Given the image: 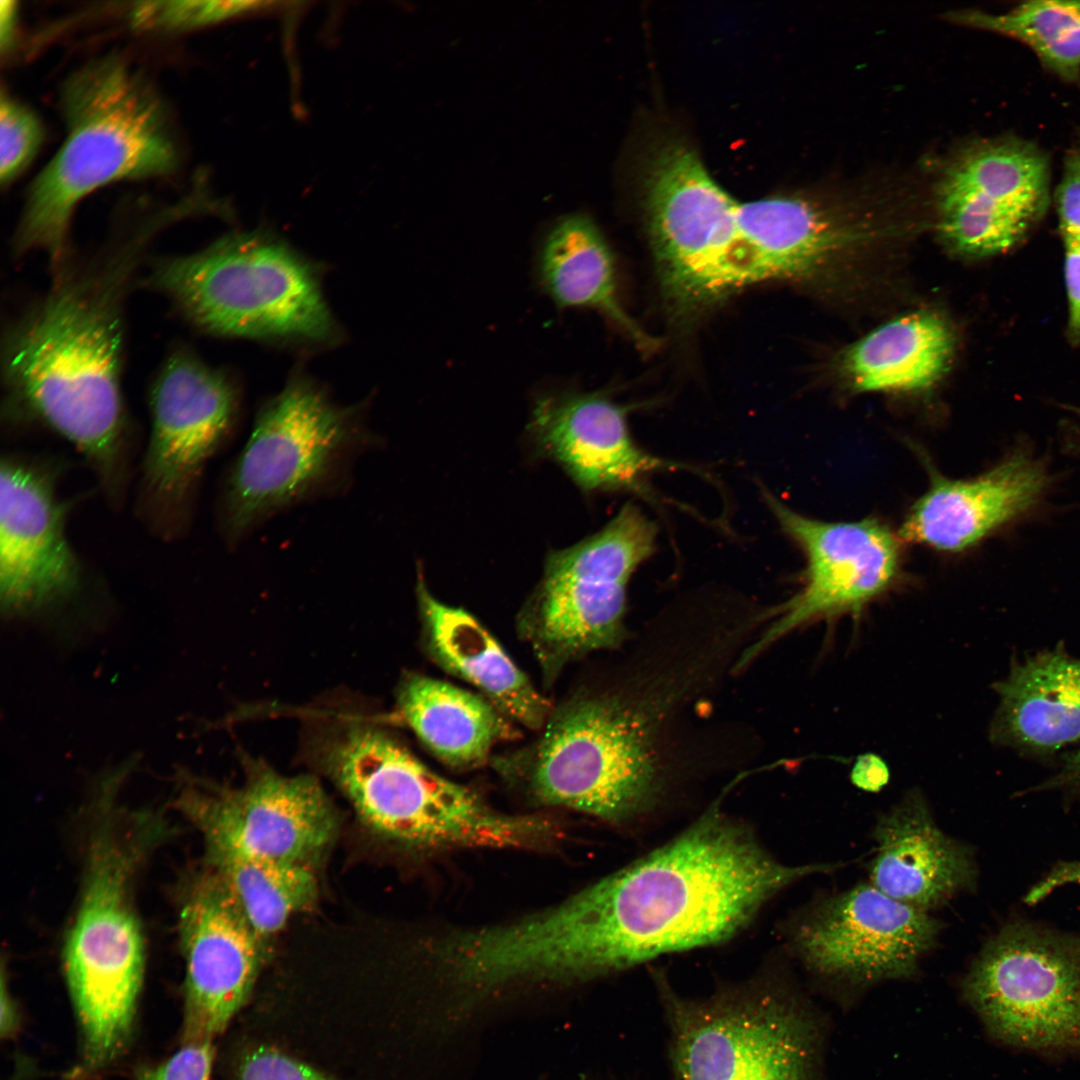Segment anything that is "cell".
Wrapping results in <instances>:
<instances>
[{"mask_svg":"<svg viewBox=\"0 0 1080 1080\" xmlns=\"http://www.w3.org/2000/svg\"><path fill=\"white\" fill-rule=\"evenodd\" d=\"M834 867L784 865L742 824L710 810L561 904L498 925L491 953L514 982L592 979L727 940L780 890Z\"/></svg>","mask_w":1080,"mask_h":1080,"instance_id":"1","label":"cell"},{"mask_svg":"<svg viewBox=\"0 0 1080 1080\" xmlns=\"http://www.w3.org/2000/svg\"><path fill=\"white\" fill-rule=\"evenodd\" d=\"M643 200L660 288L679 318L758 284L807 277L874 231L862 191L739 202L675 142L653 155Z\"/></svg>","mask_w":1080,"mask_h":1080,"instance_id":"2","label":"cell"},{"mask_svg":"<svg viewBox=\"0 0 1080 1080\" xmlns=\"http://www.w3.org/2000/svg\"><path fill=\"white\" fill-rule=\"evenodd\" d=\"M151 230L60 268L53 287L8 331L3 378L9 412L46 425L114 481L125 418L120 387L123 299Z\"/></svg>","mask_w":1080,"mask_h":1080,"instance_id":"3","label":"cell"},{"mask_svg":"<svg viewBox=\"0 0 1080 1080\" xmlns=\"http://www.w3.org/2000/svg\"><path fill=\"white\" fill-rule=\"evenodd\" d=\"M67 136L33 181L17 228L18 254L44 251L64 265L72 214L110 182L170 174L178 153L159 96L118 57L81 68L61 95Z\"/></svg>","mask_w":1080,"mask_h":1080,"instance_id":"4","label":"cell"},{"mask_svg":"<svg viewBox=\"0 0 1080 1080\" xmlns=\"http://www.w3.org/2000/svg\"><path fill=\"white\" fill-rule=\"evenodd\" d=\"M89 833L78 908L63 966L80 1028L82 1068H105L124 1050L145 970V941L133 904L134 876L164 834L158 817L102 804Z\"/></svg>","mask_w":1080,"mask_h":1080,"instance_id":"5","label":"cell"},{"mask_svg":"<svg viewBox=\"0 0 1080 1080\" xmlns=\"http://www.w3.org/2000/svg\"><path fill=\"white\" fill-rule=\"evenodd\" d=\"M319 759L362 824L399 845L529 848L556 832L544 818L490 808L375 727L352 723L339 728L319 745Z\"/></svg>","mask_w":1080,"mask_h":1080,"instance_id":"6","label":"cell"},{"mask_svg":"<svg viewBox=\"0 0 1080 1080\" xmlns=\"http://www.w3.org/2000/svg\"><path fill=\"white\" fill-rule=\"evenodd\" d=\"M657 712L618 692L574 696L552 709L535 741L494 767L539 803L630 820L658 793Z\"/></svg>","mask_w":1080,"mask_h":1080,"instance_id":"7","label":"cell"},{"mask_svg":"<svg viewBox=\"0 0 1080 1080\" xmlns=\"http://www.w3.org/2000/svg\"><path fill=\"white\" fill-rule=\"evenodd\" d=\"M198 327L228 336L321 338L331 318L306 264L256 234L160 260L149 278Z\"/></svg>","mask_w":1080,"mask_h":1080,"instance_id":"8","label":"cell"},{"mask_svg":"<svg viewBox=\"0 0 1080 1080\" xmlns=\"http://www.w3.org/2000/svg\"><path fill=\"white\" fill-rule=\"evenodd\" d=\"M655 544L654 523L627 503L600 531L549 555L517 622L547 684L571 662L621 643L629 580Z\"/></svg>","mask_w":1080,"mask_h":1080,"instance_id":"9","label":"cell"},{"mask_svg":"<svg viewBox=\"0 0 1080 1080\" xmlns=\"http://www.w3.org/2000/svg\"><path fill=\"white\" fill-rule=\"evenodd\" d=\"M673 1080H818L819 1031L776 985L749 984L702 1000L661 983Z\"/></svg>","mask_w":1080,"mask_h":1080,"instance_id":"10","label":"cell"},{"mask_svg":"<svg viewBox=\"0 0 1080 1080\" xmlns=\"http://www.w3.org/2000/svg\"><path fill=\"white\" fill-rule=\"evenodd\" d=\"M963 992L999 1041L1080 1055V936L1010 924L986 943Z\"/></svg>","mask_w":1080,"mask_h":1080,"instance_id":"11","label":"cell"},{"mask_svg":"<svg viewBox=\"0 0 1080 1080\" xmlns=\"http://www.w3.org/2000/svg\"><path fill=\"white\" fill-rule=\"evenodd\" d=\"M351 412L308 384L289 385L257 417L235 460L224 493L231 537L312 492L356 443Z\"/></svg>","mask_w":1080,"mask_h":1080,"instance_id":"12","label":"cell"},{"mask_svg":"<svg viewBox=\"0 0 1080 1080\" xmlns=\"http://www.w3.org/2000/svg\"><path fill=\"white\" fill-rule=\"evenodd\" d=\"M1050 160L1018 136L970 141L946 159L933 182L937 226L953 251L991 256L1018 244L1050 203Z\"/></svg>","mask_w":1080,"mask_h":1080,"instance_id":"13","label":"cell"},{"mask_svg":"<svg viewBox=\"0 0 1080 1080\" xmlns=\"http://www.w3.org/2000/svg\"><path fill=\"white\" fill-rule=\"evenodd\" d=\"M179 806L202 833L208 850L313 866L338 830V815L312 776H285L248 761L240 787L186 789Z\"/></svg>","mask_w":1080,"mask_h":1080,"instance_id":"14","label":"cell"},{"mask_svg":"<svg viewBox=\"0 0 1080 1080\" xmlns=\"http://www.w3.org/2000/svg\"><path fill=\"white\" fill-rule=\"evenodd\" d=\"M766 502L781 528L801 548L806 566L801 589L780 609L760 649L791 631L843 616H858L900 582L899 538L877 519L829 522L797 513L768 492Z\"/></svg>","mask_w":1080,"mask_h":1080,"instance_id":"15","label":"cell"},{"mask_svg":"<svg viewBox=\"0 0 1080 1080\" xmlns=\"http://www.w3.org/2000/svg\"><path fill=\"white\" fill-rule=\"evenodd\" d=\"M178 928L186 969L183 1044L212 1041L248 1000L270 943L208 863L184 883Z\"/></svg>","mask_w":1080,"mask_h":1080,"instance_id":"16","label":"cell"},{"mask_svg":"<svg viewBox=\"0 0 1080 1080\" xmlns=\"http://www.w3.org/2000/svg\"><path fill=\"white\" fill-rule=\"evenodd\" d=\"M940 930L926 911L869 883L818 905L799 925L795 944L815 972L867 983L912 975Z\"/></svg>","mask_w":1080,"mask_h":1080,"instance_id":"17","label":"cell"},{"mask_svg":"<svg viewBox=\"0 0 1080 1080\" xmlns=\"http://www.w3.org/2000/svg\"><path fill=\"white\" fill-rule=\"evenodd\" d=\"M151 431L142 483L160 509L181 508L234 418L230 384L190 353H173L150 392Z\"/></svg>","mask_w":1080,"mask_h":1080,"instance_id":"18","label":"cell"},{"mask_svg":"<svg viewBox=\"0 0 1080 1080\" xmlns=\"http://www.w3.org/2000/svg\"><path fill=\"white\" fill-rule=\"evenodd\" d=\"M67 506L48 470L12 456L0 469V594L25 613L74 595L82 567L66 534Z\"/></svg>","mask_w":1080,"mask_h":1080,"instance_id":"19","label":"cell"},{"mask_svg":"<svg viewBox=\"0 0 1080 1080\" xmlns=\"http://www.w3.org/2000/svg\"><path fill=\"white\" fill-rule=\"evenodd\" d=\"M529 431L585 491L642 492L650 474L681 467L640 448L626 407L603 392L543 391L534 400Z\"/></svg>","mask_w":1080,"mask_h":1080,"instance_id":"20","label":"cell"},{"mask_svg":"<svg viewBox=\"0 0 1080 1080\" xmlns=\"http://www.w3.org/2000/svg\"><path fill=\"white\" fill-rule=\"evenodd\" d=\"M1049 482L1044 465L1025 451L971 479L934 473L905 516L900 538L938 551H963L1034 507Z\"/></svg>","mask_w":1080,"mask_h":1080,"instance_id":"21","label":"cell"},{"mask_svg":"<svg viewBox=\"0 0 1080 1080\" xmlns=\"http://www.w3.org/2000/svg\"><path fill=\"white\" fill-rule=\"evenodd\" d=\"M873 836L870 883L909 906L928 912L975 879L969 849L938 827L920 792H909L880 816Z\"/></svg>","mask_w":1080,"mask_h":1080,"instance_id":"22","label":"cell"},{"mask_svg":"<svg viewBox=\"0 0 1080 1080\" xmlns=\"http://www.w3.org/2000/svg\"><path fill=\"white\" fill-rule=\"evenodd\" d=\"M416 592L432 659L479 690L508 719L541 730L553 707L487 628L466 610L434 597L421 574Z\"/></svg>","mask_w":1080,"mask_h":1080,"instance_id":"23","label":"cell"},{"mask_svg":"<svg viewBox=\"0 0 1080 1080\" xmlns=\"http://www.w3.org/2000/svg\"><path fill=\"white\" fill-rule=\"evenodd\" d=\"M536 279L559 308H587L601 313L641 349L658 341L627 312L620 301L614 255L596 223L584 213H568L545 229L536 254Z\"/></svg>","mask_w":1080,"mask_h":1080,"instance_id":"24","label":"cell"},{"mask_svg":"<svg viewBox=\"0 0 1080 1080\" xmlns=\"http://www.w3.org/2000/svg\"><path fill=\"white\" fill-rule=\"evenodd\" d=\"M999 707L994 740L1053 751L1080 739V659L1063 650L1043 651L1012 665L996 683Z\"/></svg>","mask_w":1080,"mask_h":1080,"instance_id":"25","label":"cell"},{"mask_svg":"<svg viewBox=\"0 0 1080 1080\" xmlns=\"http://www.w3.org/2000/svg\"><path fill=\"white\" fill-rule=\"evenodd\" d=\"M397 698L416 736L456 769L482 765L496 743L514 735L507 717L489 700L451 683L411 674L402 681Z\"/></svg>","mask_w":1080,"mask_h":1080,"instance_id":"26","label":"cell"},{"mask_svg":"<svg viewBox=\"0 0 1080 1080\" xmlns=\"http://www.w3.org/2000/svg\"><path fill=\"white\" fill-rule=\"evenodd\" d=\"M953 336L938 315L917 312L877 328L842 357L841 370L861 392H907L937 382L951 361Z\"/></svg>","mask_w":1080,"mask_h":1080,"instance_id":"27","label":"cell"},{"mask_svg":"<svg viewBox=\"0 0 1080 1080\" xmlns=\"http://www.w3.org/2000/svg\"><path fill=\"white\" fill-rule=\"evenodd\" d=\"M208 864L225 880L249 923L268 943L290 918L317 899L314 867L234 851H207Z\"/></svg>","mask_w":1080,"mask_h":1080,"instance_id":"28","label":"cell"},{"mask_svg":"<svg viewBox=\"0 0 1080 1080\" xmlns=\"http://www.w3.org/2000/svg\"><path fill=\"white\" fill-rule=\"evenodd\" d=\"M946 17L1017 40L1061 80L1080 81V0H1031L1005 13L969 9L952 11Z\"/></svg>","mask_w":1080,"mask_h":1080,"instance_id":"29","label":"cell"},{"mask_svg":"<svg viewBox=\"0 0 1080 1080\" xmlns=\"http://www.w3.org/2000/svg\"><path fill=\"white\" fill-rule=\"evenodd\" d=\"M263 1H145L134 4L129 13L139 30L181 32L263 9Z\"/></svg>","mask_w":1080,"mask_h":1080,"instance_id":"30","label":"cell"},{"mask_svg":"<svg viewBox=\"0 0 1080 1080\" xmlns=\"http://www.w3.org/2000/svg\"><path fill=\"white\" fill-rule=\"evenodd\" d=\"M43 139L38 117L26 106L1 94L0 102V179L12 182L30 163Z\"/></svg>","mask_w":1080,"mask_h":1080,"instance_id":"31","label":"cell"},{"mask_svg":"<svg viewBox=\"0 0 1080 1080\" xmlns=\"http://www.w3.org/2000/svg\"><path fill=\"white\" fill-rule=\"evenodd\" d=\"M236 1080H333L280 1051L258 1047L242 1059Z\"/></svg>","mask_w":1080,"mask_h":1080,"instance_id":"32","label":"cell"},{"mask_svg":"<svg viewBox=\"0 0 1080 1080\" xmlns=\"http://www.w3.org/2000/svg\"><path fill=\"white\" fill-rule=\"evenodd\" d=\"M212 1041L185 1043L163 1063L141 1069L137 1080H210Z\"/></svg>","mask_w":1080,"mask_h":1080,"instance_id":"33","label":"cell"},{"mask_svg":"<svg viewBox=\"0 0 1080 1080\" xmlns=\"http://www.w3.org/2000/svg\"><path fill=\"white\" fill-rule=\"evenodd\" d=\"M1055 204L1063 241L1080 243V153L1069 152L1055 191Z\"/></svg>","mask_w":1080,"mask_h":1080,"instance_id":"34","label":"cell"},{"mask_svg":"<svg viewBox=\"0 0 1080 1080\" xmlns=\"http://www.w3.org/2000/svg\"><path fill=\"white\" fill-rule=\"evenodd\" d=\"M1064 275L1068 298L1067 336L1080 346V243L1063 241Z\"/></svg>","mask_w":1080,"mask_h":1080,"instance_id":"35","label":"cell"},{"mask_svg":"<svg viewBox=\"0 0 1080 1080\" xmlns=\"http://www.w3.org/2000/svg\"><path fill=\"white\" fill-rule=\"evenodd\" d=\"M850 779L858 789L877 793L888 784L890 771L887 763L880 756L874 753H864L856 758Z\"/></svg>","mask_w":1080,"mask_h":1080,"instance_id":"36","label":"cell"},{"mask_svg":"<svg viewBox=\"0 0 1080 1080\" xmlns=\"http://www.w3.org/2000/svg\"><path fill=\"white\" fill-rule=\"evenodd\" d=\"M1080 885V862L1058 864L1026 895V902L1035 904L1055 889L1067 885Z\"/></svg>","mask_w":1080,"mask_h":1080,"instance_id":"37","label":"cell"},{"mask_svg":"<svg viewBox=\"0 0 1080 1080\" xmlns=\"http://www.w3.org/2000/svg\"><path fill=\"white\" fill-rule=\"evenodd\" d=\"M16 18V3L11 0H2L0 2V42L2 50L9 48L13 41Z\"/></svg>","mask_w":1080,"mask_h":1080,"instance_id":"38","label":"cell"},{"mask_svg":"<svg viewBox=\"0 0 1080 1080\" xmlns=\"http://www.w3.org/2000/svg\"><path fill=\"white\" fill-rule=\"evenodd\" d=\"M1060 779L1080 783V749L1068 757Z\"/></svg>","mask_w":1080,"mask_h":1080,"instance_id":"39","label":"cell"},{"mask_svg":"<svg viewBox=\"0 0 1080 1080\" xmlns=\"http://www.w3.org/2000/svg\"><path fill=\"white\" fill-rule=\"evenodd\" d=\"M1 984H2V988H1V1002H2V1021H1L2 1025H1V1027H2V1033H4L5 1031L10 1033L12 1028L15 1027V1024H13V1022H12V1020H15V1017L11 1013L12 1012L11 999L9 998V994L6 991V987H5V983H4L3 979H2Z\"/></svg>","mask_w":1080,"mask_h":1080,"instance_id":"40","label":"cell"},{"mask_svg":"<svg viewBox=\"0 0 1080 1080\" xmlns=\"http://www.w3.org/2000/svg\"><path fill=\"white\" fill-rule=\"evenodd\" d=\"M1080 441V440H1079Z\"/></svg>","mask_w":1080,"mask_h":1080,"instance_id":"41","label":"cell"}]
</instances>
